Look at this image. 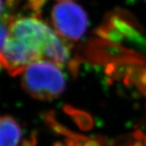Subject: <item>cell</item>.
<instances>
[{
	"label": "cell",
	"mask_w": 146,
	"mask_h": 146,
	"mask_svg": "<svg viewBox=\"0 0 146 146\" xmlns=\"http://www.w3.org/2000/svg\"><path fill=\"white\" fill-rule=\"evenodd\" d=\"M13 19V17L4 10L2 15L0 16V53H1L7 40L10 25H11Z\"/></svg>",
	"instance_id": "5b68a950"
},
{
	"label": "cell",
	"mask_w": 146,
	"mask_h": 146,
	"mask_svg": "<svg viewBox=\"0 0 146 146\" xmlns=\"http://www.w3.org/2000/svg\"><path fill=\"white\" fill-rule=\"evenodd\" d=\"M57 2H66V1H73V0H56Z\"/></svg>",
	"instance_id": "52a82bcc"
},
{
	"label": "cell",
	"mask_w": 146,
	"mask_h": 146,
	"mask_svg": "<svg viewBox=\"0 0 146 146\" xmlns=\"http://www.w3.org/2000/svg\"><path fill=\"white\" fill-rule=\"evenodd\" d=\"M50 18L52 27L66 42L79 40L88 27L86 13L73 1L57 2L51 10Z\"/></svg>",
	"instance_id": "3957f363"
},
{
	"label": "cell",
	"mask_w": 146,
	"mask_h": 146,
	"mask_svg": "<svg viewBox=\"0 0 146 146\" xmlns=\"http://www.w3.org/2000/svg\"><path fill=\"white\" fill-rule=\"evenodd\" d=\"M70 57L68 42L40 18L24 14L13 19L0 53V69L10 76L21 75L31 64L46 60L64 67Z\"/></svg>",
	"instance_id": "6da1fadb"
},
{
	"label": "cell",
	"mask_w": 146,
	"mask_h": 146,
	"mask_svg": "<svg viewBox=\"0 0 146 146\" xmlns=\"http://www.w3.org/2000/svg\"><path fill=\"white\" fill-rule=\"evenodd\" d=\"M5 4L3 0H0V16L2 15L3 12H4V9H5Z\"/></svg>",
	"instance_id": "8992f818"
},
{
	"label": "cell",
	"mask_w": 146,
	"mask_h": 146,
	"mask_svg": "<svg viewBox=\"0 0 146 146\" xmlns=\"http://www.w3.org/2000/svg\"><path fill=\"white\" fill-rule=\"evenodd\" d=\"M36 138L28 135L20 123L10 115H0V146H35Z\"/></svg>",
	"instance_id": "277c9868"
},
{
	"label": "cell",
	"mask_w": 146,
	"mask_h": 146,
	"mask_svg": "<svg viewBox=\"0 0 146 146\" xmlns=\"http://www.w3.org/2000/svg\"><path fill=\"white\" fill-rule=\"evenodd\" d=\"M21 86L29 96L38 100H51L60 96L66 86L62 68L40 60L27 66L21 74Z\"/></svg>",
	"instance_id": "7a4b0ae2"
}]
</instances>
